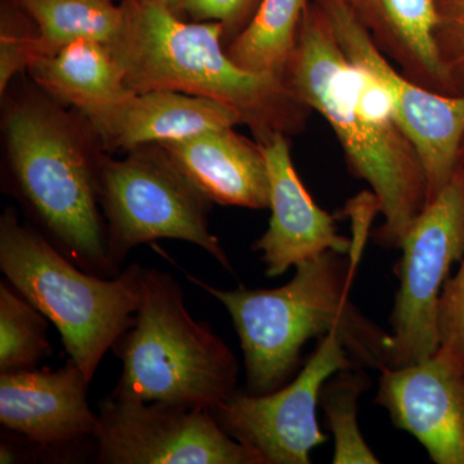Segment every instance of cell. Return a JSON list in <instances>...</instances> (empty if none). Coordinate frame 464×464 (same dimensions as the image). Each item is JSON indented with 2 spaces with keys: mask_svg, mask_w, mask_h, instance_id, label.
<instances>
[{
  "mask_svg": "<svg viewBox=\"0 0 464 464\" xmlns=\"http://www.w3.org/2000/svg\"><path fill=\"white\" fill-rule=\"evenodd\" d=\"M378 50L411 82L448 94L447 76L440 63L433 30V0H346Z\"/></svg>",
  "mask_w": 464,
  "mask_h": 464,
  "instance_id": "e0dca14e",
  "label": "cell"
},
{
  "mask_svg": "<svg viewBox=\"0 0 464 464\" xmlns=\"http://www.w3.org/2000/svg\"><path fill=\"white\" fill-rule=\"evenodd\" d=\"M97 417L101 464H264L208 409L110 395Z\"/></svg>",
  "mask_w": 464,
  "mask_h": 464,
  "instance_id": "9c48e42d",
  "label": "cell"
},
{
  "mask_svg": "<svg viewBox=\"0 0 464 464\" xmlns=\"http://www.w3.org/2000/svg\"><path fill=\"white\" fill-rule=\"evenodd\" d=\"M90 383L72 359L56 371L0 373V423L43 449L94 439L99 417L88 402Z\"/></svg>",
  "mask_w": 464,
  "mask_h": 464,
  "instance_id": "4fadbf2b",
  "label": "cell"
},
{
  "mask_svg": "<svg viewBox=\"0 0 464 464\" xmlns=\"http://www.w3.org/2000/svg\"><path fill=\"white\" fill-rule=\"evenodd\" d=\"M261 0H186L185 11L192 21H216L225 29V44L239 35L255 16Z\"/></svg>",
  "mask_w": 464,
  "mask_h": 464,
  "instance_id": "d4e9b609",
  "label": "cell"
},
{
  "mask_svg": "<svg viewBox=\"0 0 464 464\" xmlns=\"http://www.w3.org/2000/svg\"><path fill=\"white\" fill-rule=\"evenodd\" d=\"M284 81L328 121L351 172L373 190L384 218L375 241L400 248L427 204L422 160L386 90L344 56L319 5L304 9Z\"/></svg>",
  "mask_w": 464,
  "mask_h": 464,
  "instance_id": "6da1fadb",
  "label": "cell"
},
{
  "mask_svg": "<svg viewBox=\"0 0 464 464\" xmlns=\"http://www.w3.org/2000/svg\"><path fill=\"white\" fill-rule=\"evenodd\" d=\"M439 350L464 369V257L442 289L439 306Z\"/></svg>",
  "mask_w": 464,
  "mask_h": 464,
  "instance_id": "cb8c5ba5",
  "label": "cell"
},
{
  "mask_svg": "<svg viewBox=\"0 0 464 464\" xmlns=\"http://www.w3.org/2000/svg\"><path fill=\"white\" fill-rule=\"evenodd\" d=\"M36 30L27 32L25 27L12 24L3 12L2 38H0V92L5 88L14 74L27 69L35 60Z\"/></svg>",
  "mask_w": 464,
  "mask_h": 464,
  "instance_id": "484cf974",
  "label": "cell"
},
{
  "mask_svg": "<svg viewBox=\"0 0 464 464\" xmlns=\"http://www.w3.org/2000/svg\"><path fill=\"white\" fill-rule=\"evenodd\" d=\"M123 33L109 45L134 93L173 91L234 110L264 145L274 134L298 133L311 109L284 79L249 72L226 52L224 25L186 23L154 3L123 0Z\"/></svg>",
  "mask_w": 464,
  "mask_h": 464,
  "instance_id": "3957f363",
  "label": "cell"
},
{
  "mask_svg": "<svg viewBox=\"0 0 464 464\" xmlns=\"http://www.w3.org/2000/svg\"><path fill=\"white\" fill-rule=\"evenodd\" d=\"M16 462H18L16 449L8 444V442H2L0 444V463L9 464Z\"/></svg>",
  "mask_w": 464,
  "mask_h": 464,
  "instance_id": "83f0119b",
  "label": "cell"
},
{
  "mask_svg": "<svg viewBox=\"0 0 464 464\" xmlns=\"http://www.w3.org/2000/svg\"><path fill=\"white\" fill-rule=\"evenodd\" d=\"M400 249L391 368L418 364L438 353L440 298L451 267L464 257V164L424 207Z\"/></svg>",
  "mask_w": 464,
  "mask_h": 464,
  "instance_id": "ba28073f",
  "label": "cell"
},
{
  "mask_svg": "<svg viewBox=\"0 0 464 464\" xmlns=\"http://www.w3.org/2000/svg\"><path fill=\"white\" fill-rule=\"evenodd\" d=\"M36 30L35 60L82 39L111 45L123 33L125 9L115 0H12Z\"/></svg>",
  "mask_w": 464,
  "mask_h": 464,
  "instance_id": "d6986e66",
  "label": "cell"
},
{
  "mask_svg": "<svg viewBox=\"0 0 464 464\" xmlns=\"http://www.w3.org/2000/svg\"><path fill=\"white\" fill-rule=\"evenodd\" d=\"M159 145L212 203L257 210L270 207V176L264 148L235 132L234 127Z\"/></svg>",
  "mask_w": 464,
  "mask_h": 464,
  "instance_id": "2e32d148",
  "label": "cell"
},
{
  "mask_svg": "<svg viewBox=\"0 0 464 464\" xmlns=\"http://www.w3.org/2000/svg\"><path fill=\"white\" fill-rule=\"evenodd\" d=\"M433 30L440 63L447 76L450 96L464 94V0H433Z\"/></svg>",
  "mask_w": 464,
  "mask_h": 464,
  "instance_id": "603a6c76",
  "label": "cell"
},
{
  "mask_svg": "<svg viewBox=\"0 0 464 464\" xmlns=\"http://www.w3.org/2000/svg\"><path fill=\"white\" fill-rule=\"evenodd\" d=\"M115 2L121 3V2H123V0H115Z\"/></svg>",
  "mask_w": 464,
  "mask_h": 464,
  "instance_id": "f546056e",
  "label": "cell"
},
{
  "mask_svg": "<svg viewBox=\"0 0 464 464\" xmlns=\"http://www.w3.org/2000/svg\"><path fill=\"white\" fill-rule=\"evenodd\" d=\"M375 404L438 464H464V369L438 350L418 364L382 369Z\"/></svg>",
  "mask_w": 464,
  "mask_h": 464,
  "instance_id": "7c38bea8",
  "label": "cell"
},
{
  "mask_svg": "<svg viewBox=\"0 0 464 464\" xmlns=\"http://www.w3.org/2000/svg\"><path fill=\"white\" fill-rule=\"evenodd\" d=\"M326 250L301 262L289 283L276 289L216 288L194 275L195 285L224 304L239 337L249 393L264 395L288 382L306 342L338 332L356 368L390 366L391 334L351 302L356 262Z\"/></svg>",
  "mask_w": 464,
  "mask_h": 464,
  "instance_id": "7a4b0ae2",
  "label": "cell"
},
{
  "mask_svg": "<svg viewBox=\"0 0 464 464\" xmlns=\"http://www.w3.org/2000/svg\"><path fill=\"white\" fill-rule=\"evenodd\" d=\"M112 351L123 364L114 398L212 411L237 392V357L191 316L181 284L166 271L143 268L140 306Z\"/></svg>",
  "mask_w": 464,
  "mask_h": 464,
  "instance_id": "5b68a950",
  "label": "cell"
},
{
  "mask_svg": "<svg viewBox=\"0 0 464 464\" xmlns=\"http://www.w3.org/2000/svg\"><path fill=\"white\" fill-rule=\"evenodd\" d=\"M359 369L338 332L329 333L297 377L264 395L235 392L213 409L222 429L264 464H308L313 449L326 441L316 408L324 383L341 371Z\"/></svg>",
  "mask_w": 464,
  "mask_h": 464,
  "instance_id": "30bf717a",
  "label": "cell"
},
{
  "mask_svg": "<svg viewBox=\"0 0 464 464\" xmlns=\"http://www.w3.org/2000/svg\"><path fill=\"white\" fill-rule=\"evenodd\" d=\"M143 268L128 266L111 277L87 273L42 232L21 224L16 210L0 218V270L60 333L69 359L88 381L141 301Z\"/></svg>",
  "mask_w": 464,
  "mask_h": 464,
  "instance_id": "8992f818",
  "label": "cell"
},
{
  "mask_svg": "<svg viewBox=\"0 0 464 464\" xmlns=\"http://www.w3.org/2000/svg\"><path fill=\"white\" fill-rule=\"evenodd\" d=\"M369 384L362 369H346L332 375L320 391L319 405L334 439V464L381 463L362 435L357 420V402Z\"/></svg>",
  "mask_w": 464,
  "mask_h": 464,
  "instance_id": "7402d4cb",
  "label": "cell"
},
{
  "mask_svg": "<svg viewBox=\"0 0 464 464\" xmlns=\"http://www.w3.org/2000/svg\"><path fill=\"white\" fill-rule=\"evenodd\" d=\"M459 164H464V139L462 146H460Z\"/></svg>",
  "mask_w": 464,
  "mask_h": 464,
  "instance_id": "f1b7e54d",
  "label": "cell"
},
{
  "mask_svg": "<svg viewBox=\"0 0 464 464\" xmlns=\"http://www.w3.org/2000/svg\"><path fill=\"white\" fill-rule=\"evenodd\" d=\"M27 70L43 93L78 111L103 108L134 93L109 45L90 39L36 58Z\"/></svg>",
  "mask_w": 464,
  "mask_h": 464,
  "instance_id": "ac0fdd59",
  "label": "cell"
},
{
  "mask_svg": "<svg viewBox=\"0 0 464 464\" xmlns=\"http://www.w3.org/2000/svg\"><path fill=\"white\" fill-rule=\"evenodd\" d=\"M319 5L344 56L377 79L389 94L396 119L422 160L429 204L459 166L464 139V94L436 93L402 74L378 50L346 0H320Z\"/></svg>",
  "mask_w": 464,
  "mask_h": 464,
  "instance_id": "8fae6325",
  "label": "cell"
},
{
  "mask_svg": "<svg viewBox=\"0 0 464 464\" xmlns=\"http://www.w3.org/2000/svg\"><path fill=\"white\" fill-rule=\"evenodd\" d=\"M306 7L307 0H261L255 16L226 45V52L243 69L284 79Z\"/></svg>",
  "mask_w": 464,
  "mask_h": 464,
  "instance_id": "ffe728a7",
  "label": "cell"
},
{
  "mask_svg": "<svg viewBox=\"0 0 464 464\" xmlns=\"http://www.w3.org/2000/svg\"><path fill=\"white\" fill-rule=\"evenodd\" d=\"M99 200L110 258L118 270L134 246L176 239L195 244L234 273L225 249L209 230L212 201L183 176L160 145L140 146L119 160L101 154Z\"/></svg>",
  "mask_w": 464,
  "mask_h": 464,
  "instance_id": "52a82bcc",
  "label": "cell"
},
{
  "mask_svg": "<svg viewBox=\"0 0 464 464\" xmlns=\"http://www.w3.org/2000/svg\"><path fill=\"white\" fill-rule=\"evenodd\" d=\"M50 323L7 280L0 283V373L36 368L52 355Z\"/></svg>",
  "mask_w": 464,
  "mask_h": 464,
  "instance_id": "44dd1931",
  "label": "cell"
},
{
  "mask_svg": "<svg viewBox=\"0 0 464 464\" xmlns=\"http://www.w3.org/2000/svg\"><path fill=\"white\" fill-rule=\"evenodd\" d=\"M7 163L18 197L44 237L87 273L119 274L99 206V143L87 121L47 94H27L5 116Z\"/></svg>",
  "mask_w": 464,
  "mask_h": 464,
  "instance_id": "277c9868",
  "label": "cell"
},
{
  "mask_svg": "<svg viewBox=\"0 0 464 464\" xmlns=\"http://www.w3.org/2000/svg\"><path fill=\"white\" fill-rule=\"evenodd\" d=\"M78 112L102 151H130L243 124L234 110L216 101L173 91L133 93L111 105Z\"/></svg>",
  "mask_w": 464,
  "mask_h": 464,
  "instance_id": "9a60e30c",
  "label": "cell"
},
{
  "mask_svg": "<svg viewBox=\"0 0 464 464\" xmlns=\"http://www.w3.org/2000/svg\"><path fill=\"white\" fill-rule=\"evenodd\" d=\"M142 2L154 3V5H160V7L168 9V11L179 17L185 11L186 0H142Z\"/></svg>",
  "mask_w": 464,
  "mask_h": 464,
  "instance_id": "4316f807",
  "label": "cell"
},
{
  "mask_svg": "<svg viewBox=\"0 0 464 464\" xmlns=\"http://www.w3.org/2000/svg\"><path fill=\"white\" fill-rule=\"evenodd\" d=\"M286 134L262 145L270 176L271 218L267 231L253 244L268 277L282 276L293 266L326 250L350 255L353 240L338 234L335 217L322 209L293 166ZM261 145V143H259Z\"/></svg>",
  "mask_w": 464,
  "mask_h": 464,
  "instance_id": "5bb4252c",
  "label": "cell"
}]
</instances>
